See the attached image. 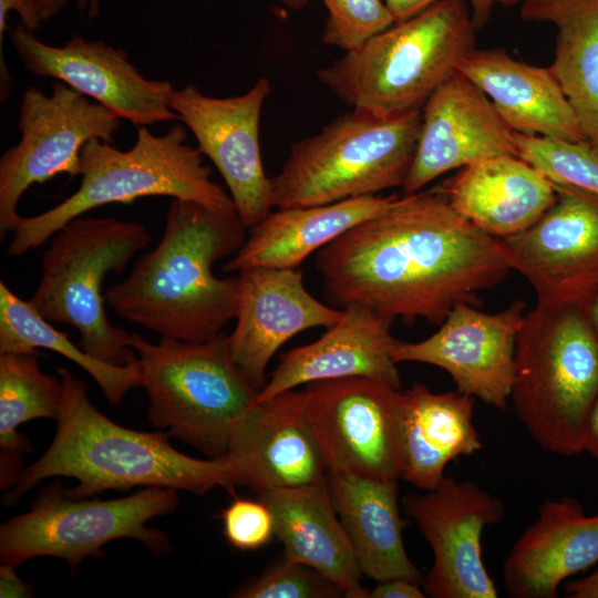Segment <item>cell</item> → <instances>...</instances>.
<instances>
[{
	"label": "cell",
	"mask_w": 598,
	"mask_h": 598,
	"mask_svg": "<svg viewBox=\"0 0 598 598\" xmlns=\"http://www.w3.org/2000/svg\"><path fill=\"white\" fill-rule=\"evenodd\" d=\"M80 175L78 190L60 204L35 216H20L8 246L9 256L42 246L69 221L106 204L168 196L215 210H236L230 195L212 179L203 154L187 143L184 124L173 125L163 135L138 126L128 151L90 140L81 150Z\"/></svg>",
	"instance_id": "cell-6"
},
{
	"label": "cell",
	"mask_w": 598,
	"mask_h": 598,
	"mask_svg": "<svg viewBox=\"0 0 598 598\" xmlns=\"http://www.w3.org/2000/svg\"><path fill=\"white\" fill-rule=\"evenodd\" d=\"M457 71L487 95L513 132L569 142L586 141L549 66L517 61L502 48H474L458 62Z\"/></svg>",
	"instance_id": "cell-23"
},
{
	"label": "cell",
	"mask_w": 598,
	"mask_h": 598,
	"mask_svg": "<svg viewBox=\"0 0 598 598\" xmlns=\"http://www.w3.org/2000/svg\"><path fill=\"white\" fill-rule=\"evenodd\" d=\"M32 588L16 573V567L1 564L0 566V597H31Z\"/></svg>",
	"instance_id": "cell-38"
},
{
	"label": "cell",
	"mask_w": 598,
	"mask_h": 598,
	"mask_svg": "<svg viewBox=\"0 0 598 598\" xmlns=\"http://www.w3.org/2000/svg\"><path fill=\"white\" fill-rule=\"evenodd\" d=\"M328 10L321 38L346 52L391 27L395 20L382 0H321Z\"/></svg>",
	"instance_id": "cell-33"
},
{
	"label": "cell",
	"mask_w": 598,
	"mask_h": 598,
	"mask_svg": "<svg viewBox=\"0 0 598 598\" xmlns=\"http://www.w3.org/2000/svg\"><path fill=\"white\" fill-rule=\"evenodd\" d=\"M399 196H362L331 204L277 208L248 229L241 248L224 270L254 267L297 269L316 250L361 221L383 212Z\"/></svg>",
	"instance_id": "cell-26"
},
{
	"label": "cell",
	"mask_w": 598,
	"mask_h": 598,
	"mask_svg": "<svg viewBox=\"0 0 598 598\" xmlns=\"http://www.w3.org/2000/svg\"><path fill=\"white\" fill-rule=\"evenodd\" d=\"M520 17L557 30L549 66L598 153V0H524Z\"/></svg>",
	"instance_id": "cell-29"
},
{
	"label": "cell",
	"mask_w": 598,
	"mask_h": 598,
	"mask_svg": "<svg viewBox=\"0 0 598 598\" xmlns=\"http://www.w3.org/2000/svg\"><path fill=\"white\" fill-rule=\"evenodd\" d=\"M150 240L140 221L74 218L51 237L39 286L28 301L48 321L78 329L80 347L91 357L116 367L137 363L132 333L107 318L102 286L107 274L123 272Z\"/></svg>",
	"instance_id": "cell-9"
},
{
	"label": "cell",
	"mask_w": 598,
	"mask_h": 598,
	"mask_svg": "<svg viewBox=\"0 0 598 598\" xmlns=\"http://www.w3.org/2000/svg\"><path fill=\"white\" fill-rule=\"evenodd\" d=\"M598 394V337L587 311L536 303L526 312L511 398L517 417L546 452L585 451Z\"/></svg>",
	"instance_id": "cell-5"
},
{
	"label": "cell",
	"mask_w": 598,
	"mask_h": 598,
	"mask_svg": "<svg viewBox=\"0 0 598 598\" xmlns=\"http://www.w3.org/2000/svg\"><path fill=\"white\" fill-rule=\"evenodd\" d=\"M122 118L65 83L52 84L51 95L30 86L19 106L21 137L0 158V236L12 231L18 203L33 184L59 174L80 175V154L93 138L111 143Z\"/></svg>",
	"instance_id": "cell-11"
},
{
	"label": "cell",
	"mask_w": 598,
	"mask_h": 598,
	"mask_svg": "<svg viewBox=\"0 0 598 598\" xmlns=\"http://www.w3.org/2000/svg\"><path fill=\"white\" fill-rule=\"evenodd\" d=\"M316 341L279 357L270 380L257 401L270 399L302 384L342 378H370L401 390L398 363L391 349L398 341L392 321L360 306L350 305Z\"/></svg>",
	"instance_id": "cell-21"
},
{
	"label": "cell",
	"mask_w": 598,
	"mask_h": 598,
	"mask_svg": "<svg viewBox=\"0 0 598 598\" xmlns=\"http://www.w3.org/2000/svg\"><path fill=\"white\" fill-rule=\"evenodd\" d=\"M565 591L570 598H598V569L585 578L568 582Z\"/></svg>",
	"instance_id": "cell-40"
},
{
	"label": "cell",
	"mask_w": 598,
	"mask_h": 598,
	"mask_svg": "<svg viewBox=\"0 0 598 598\" xmlns=\"http://www.w3.org/2000/svg\"><path fill=\"white\" fill-rule=\"evenodd\" d=\"M270 508L283 558L306 565L334 582L347 598H370L346 529L334 509L328 477L258 494Z\"/></svg>",
	"instance_id": "cell-25"
},
{
	"label": "cell",
	"mask_w": 598,
	"mask_h": 598,
	"mask_svg": "<svg viewBox=\"0 0 598 598\" xmlns=\"http://www.w3.org/2000/svg\"><path fill=\"white\" fill-rule=\"evenodd\" d=\"M476 29L466 0H440L319 69L317 79L350 107L379 117L421 111L475 48Z\"/></svg>",
	"instance_id": "cell-4"
},
{
	"label": "cell",
	"mask_w": 598,
	"mask_h": 598,
	"mask_svg": "<svg viewBox=\"0 0 598 598\" xmlns=\"http://www.w3.org/2000/svg\"><path fill=\"white\" fill-rule=\"evenodd\" d=\"M37 349L54 351L85 370L113 405L120 404L130 390L141 386L138 362L116 367L91 357L1 281L0 353Z\"/></svg>",
	"instance_id": "cell-31"
},
{
	"label": "cell",
	"mask_w": 598,
	"mask_h": 598,
	"mask_svg": "<svg viewBox=\"0 0 598 598\" xmlns=\"http://www.w3.org/2000/svg\"><path fill=\"white\" fill-rule=\"evenodd\" d=\"M236 326L228 336L231 354L260 391L278 349L307 329L334 324L343 310L324 305L305 287L297 269L254 267L238 272Z\"/></svg>",
	"instance_id": "cell-19"
},
{
	"label": "cell",
	"mask_w": 598,
	"mask_h": 598,
	"mask_svg": "<svg viewBox=\"0 0 598 598\" xmlns=\"http://www.w3.org/2000/svg\"><path fill=\"white\" fill-rule=\"evenodd\" d=\"M437 189L456 213L499 239L530 227L557 197L555 184L516 155L465 166Z\"/></svg>",
	"instance_id": "cell-24"
},
{
	"label": "cell",
	"mask_w": 598,
	"mask_h": 598,
	"mask_svg": "<svg viewBox=\"0 0 598 598\" xmlns=\"http://www.w3.org/2000/svg\"><path fill=\"white\" fill-rule=\"evenodd\" d=\"M598 563V514L571 497L548 499L513 545L503 566L512 598H555L567 577Z\"/></svg>",
	"instance_id": "cell-22"
},
{
	"label": "cell",
	"mask_w": 598,
	"mask_h": 598,
	"mask_svg": "<svg viewBox=\"0 0 598 598\" xmlns=\"http://www.w3.org/2000/svg\"><path fill=\"white\" fill-rule=\"evenodd\" d=\"M524 0H472L470 2L473 23L476 28L482 27L487 21L492 8L496 3L504 6H515L522 3Z\"/></svg>",
	"instance_id": "cell-42"
},
{
	"label": "cell",
	"mask_w": 598,
	"mask_h": 598,
	"mask_svg": "<svg viewBox=\"0 0 598 598\" xmlns=\"http://www.w3.org/2000/svg\"><path fill=\"white\" fill-rule=\"evenodd\" d=\"M63 399L56 431L48 450L23 467L6 495L7 505L41 481L72 477L78 484L65 494L89 498L107 489L168 487L204 495L217 486L241 485L227 458L199 460L176 450L169 433L141 432L124 427L91 402L85 384L66 369H59Z\"/></svg>",
	"instance_id": "cell-3"
},
{
	"label": "cell",
	"mask_w": 598,
	"mask_h": 598,
	"mask_svg": "<svg viewBox=\"0 0 598 598\" xmlns=\"http://www.w3.org/2000/svg\"><path fill=\"white\" fill-rule=\"evenodd\" d=\"M520 158L553 183L598 195V153L588 142H569L514 132Z\"/></svg>",
	"instance_id": "cell-32"
},
{
	"label": "cell",
	"mask_w": 598,
	"mask_h": 598,
	"mask_svg": "<svg viewBox=\"0 0 598 598\" xmlns=\"http://www.w3.org/2000/svg\"><path fill=\"white\" fill-rule=\"evenodd\" d=\"M248 229L237 210L172 198L159 243L105 291V302L159 337L200 342L220 334L236 318L239 280L216 277L213 266L241 248Z\"/></svg>",
	"instance_id": "cell-2"
},
{
	"label": "cell",
	"mask_w": 598,
	"mask_h": 598,
	"mask_svg": "<svg viewBox=\"0 0 598 598\" xmlns=\"http://www.w3.org/2000/svg\"><path fill=\"white\" fill-rule=\"evenodd\" d=\"M303 391L309 424L328 471L401 478V390L353 377L312 382Z\"/></svg>",
	"instance_id": "cell-12"
},
{
	"label": "cell",
	"mask_w": 598,
	"mask_h": 598,
	"mask_svg": "<svg viewBox=\"0 0 598 598\" xmlns=\"http://www.w3.org/2000/svg\"><path fill=\"white\" fill-rule=\"evenodd\" d=\"M588 319L590 321V324L596 332L598 337V292L592 299L588 310H587Z\"/></svg>",
	"instance_id": "cell-44"
},
{
	"label": "cell",
	"mask_w": 598,
	"mask_h": 598,
	"mask_svg": "<svg viewBox=\"0 0 598 598\" xmlns=\"http://www.w3.org/2000/svg\"><path fill=\"white\" fill-rule=\"evenodd\" d=\"M10 40L30 73L65 83L136 127L179 120L171 107L172 83L146 79L123 49L78 34L54 47L21 23L10 30Z\"/></svg>",
	"instance_id": "cell-17"
},
{
	"label": "cell",
	"mask_w": 598,
	"mask_h": 598,
	"mask_svg": "<svg viewBox=\"0 0 598 598\" xmlns=\"http://www.w3.org/2000/svg\"><path fill=\"white\" fill-rule=\"evenodd\" d=\"M39 351L0 353V484L10 489L22 471L30 443L18 427L35 419L56 420L63 399L61 378L42 372Z\"/></svg>",
	"instance_id": "cell-30"
},
{
	"label": "cell",
	"mask_w": 598,
	"mask_h": 598,
	"mask_svg": "<svg viewBox=\"0 0 598 598\" xmlns=\"http://www.w3.org/2000/svg\"><path fill=\"white\" fill-rule=\"evenodd\" d=\"M16 11L21 24L30 32H34L41 23L49 19L42 0H0V53L2 52L3 34L9 31L8 14Z\"/></svg>",
	"instance_id": "cell-36"
},
{
	"label": "cell",
	"mask_w": 598,
	"mask_h": 598,
	"mask_svg": "<svg viewBox=\"0 0 598 598\" xmlns=\"http://www.w3.org/2000/svg\"><path fill=\"white\" fill-rule=\"evenodd\" d=\"M526 312L522 299L494 313L460 303L429 338L419 342L398 340L391 357L396 363L437 367L452 378L458 393L504 410L511 398L516 341Z\"/></svg>",
	"instance_id": "cell-16"
},
{
	"label": "cell",
	"mask_w": 598,
	"mask_h": 598,
	"mask_svg": "<svg viewBox=\"0 0 598 598\" xmlns=\"http://www.w3.org/2000/svg\"><path fill=\"white\" fill-rule=\"evenodd\" d=\"M178 503V491L168 487H144L107 501L76 499L56 482L41 492L30 511L1 525L0 560L17 567L50 556L75 570L86 557H102V547L120 538L136 539L152 553L165 554L167 536L147 523L171 514Z\"/></svg>",
	"instance_id": "cell-10"
},
{
	"label": "cell",
	"mask_w": 598,
	"mask_h": 598,
	"mask_svg": "<svg viewBox=\"0 0 598 598\" xmlns=\"http://www.w3.org/2000/svg\"><path fill=\"white\" fill-rule=\"evenodd\" d=\"M421 127V111L379 117L352 109L290 147L270 178L272 205L308 207L372 196L403 185Z\"/></svg>",
	"instance_id": "cell-8"
},
{
	"label": "cell",
	"mask_w": 598,
	"mask_h": 598,
	"mask_svg": "<svg viewBox=\"0 0 598 598\" xmlns=\"http://www.w3.org/2000/svg\"><path fill=\"white\" fill-rule=\"evenodd\" d=\"M555 188L554 205L535 224L501 241L537 303L587 311L598 292V195L570 185Z\"/></svg>",
	"instance_id": "cell-13"
},
{
	"label": "cell",
	"mask_w": 598,
	"mask_h": 598,
	"mask_svg": "<svg viewBox=\"0 0 598 598\" xmlns=\"http://www.w3.org/2000/svg\"><path fill=\"white\" fill-rule=\"evenodd\" d=\"M425 591H422L419 584L406 578H392L379 581L370 590V598H424Z\"/></svg>",
	"instance_id": "cell-37"
},
{
	"label": "cell",
	"mask_w": 598,
	"mask_h": 598,
	"mask_svg": "<svg viewBox=\"0 0 598 598\" xmlns=\"http://www.w3.org/2000/svg\"><path fill=\"white\" fill-rule=\"evenodd\" d=\"M225 458L237 470L241 485L257 495L328 477L305 391L295 389L256 400L236 427Z\"/></svg>",
	"instance_id": "cell-20"
},
{
	"label": "cell",
	"mask_w": 598,
	"mask_h": 598,
	"mask_svg": "<svg viewBox=\"0 0 598 598\" xmlns=\"http://www.w3.org/2000/svg\"><path fill=\"white\" fill-rule=\"evenodd\" d=\"M433 553L424 590L433 598H496V585L482 558L485 527L501 523L505 505L473 481L444 476L424 494L403 498Z\"/></svg>",
	"instance_id": "cell-14"
},
{
	"label": "cell",
	"mask_w": 598,
	"mask_h": 598,
	"mask_svg": "<svg viewBox=\"0 0 598 598\" xmlns=\"http://www.w3.org/2000/svg\"><path fill=\"white\" fill-rule=\"evenodd\" d=\"M585 451L598 461V394L589 419Z\"/></svg>",
	"instance_id": "cell-43"
},
{
	"label": "cell",
	"mask_w": 598,
	"mask_h": 598,
	"mask_svg": "<svg viewBox=\"0 0 598 598\" xmlns=\"http://www.w3.org/2000/svg\"><path fill=\"white\" fill-rule=\"evenodd\" d=\"M440 0H384L395 22L404 21L420 13ZM468 3L472 0H466Z\"/></svg>",
	"instance_id": "cell-39"
},
{
	"label": "cell",
	"mask_w": 598,
	"mask_h": 598,
	"mask_svg": "<svg viewBox=\"0 0 598 598\" xmlns=\"http://www.w3.org/2000/svg\"><path fill=\"white\" fill-rule=\"evenodd\" d=\"M288 8L298 10L308 4L309 0H281Z\"/></svg>",
	"instance_id": "cell-45"
},
{
	"label": "cell",
	"mask_w": 598,
	"mask_h": 598,
	"mask_svg": "<svg viewBox=\"0 0 598 598\" xmlns=\"http://www.w3.org/2000/svg\"><path fill=\"white\" fill-rule=\"evenodd\" d=\"M240 598H338L341 589L317 570L286 558L240 587Z\"/></svg>",
	"instance_id": "cell-34"
},
{
	"label": "cell",
	"mask_w": 598,
	"mask_h": 598,
	"mask_svg": "<svg viewBox=\"0 0 598 598\" xmlns=\"http://www.w3.org/2000/svg\"><path fill=\"white\" fill-rule=\"evenodd\" d=\"M48 18L56 14L66 3V0H42ZM78 9L81 14L92 19L99 14L100 0H78Z\"/></svg>",
	"instance_id": "cell-41"
},
{
	"label": "cell",
	"mask_w": 598,
	"mask_h": 598,
	"mask_svg": "<svg viewBox=\"0 0 598 598\" xmlns=\"http://www.w3.org/2000/svg\"><path fill=\"white\" fill-rule=\"evenodd\" d=\"M402 393L401 478L431 491L450 462L482 448L473 423L474 398L457 391L435 393L420 382Z\"/></svg>",
	"instance_id": "cell-28"
},
{
	"label": "cell",
	"mask_w": 598,
	"mask_h": 598,
	"mask_svg": "<svg viewBox=\"0 0 598 598\" xmlns=\"http://www.w3.org/2000/svg\"><path fill=\"white\" fill-rule=\"evenodd\" d=\"M224 534L239 550H256L275 535V519L261 499L235 498L221 513Z\"/></svg>",
	"instance_id": "cell-35"
},
{
	"label": "cell",
	"mask_w": 598,
	"mask_h": 598,
	"mask_svg": "<svg viewBox=\"0 0 598 598\" xmlns=\"http://www.w3.org/2000/svg\"><path fill=\"white\" fill-rule=\"evenodd\" d=\"M498 155H516L514 132L487 95L461 72L442 83L421 110L414 158L402 185L420 192L441 175Z\"/></svg>",
	"instance_id": "cell-18"
},
{
	"label": "cell",
	"mask_w": 598,
	"mask_h": 598,
	"mask_svg": "<svg viewBox=\"0 0 598 598\" xmlns=\"http://www.w3.org/2000/svg\"><path fill=\"white\" fill-rule=\"evenodd\" d=\"M270 93L269 80L261 76L240 95L214 97L189 83L174 90L171 99L172 110L195 136L198 151L218 169L248 228L274 207L259 143L261 111Z\"/></svg>",
	"instance_id": "cell-15"
},
{
	"label": "cell",
	"mask_w": 598,
	"mask_h": 598,
	"mask_svg": "<svg viewBox=\"0 0 598 598\" xmlns=\"http://www.w3.org/2000/svg\"><path fill=\"white\" fill-rule=\"evenodd\" d=\"M147 416L158 429L210 458H225L234 432L258 390L236 363L228 336L200 342L132 333Z\"/></svg>",
	"instance_id": "cell-7"
},
{
	"label": "cell",
	"mask_w": 598,
	"mask_h": 598,
	"mask_svg": "<svg viewBox=\"0 0 598 598\" xmlns=\"http://www.w3.org/2000/svg\"><path fill=\"white\" fill-rule=\"evenodd\" d=\"M315 268L329 306L360 305L390 320L440 326L460 303L503 282L499 238L456 213L436 188L398 197L321 248Z\"/></svg>",
	"instance_id": "cell-1"
},
{
	"label": "cell",
	"mask_w": 598,
	"mask_h": 598,
	"mask_svg": "<svg viewBox=\"0 0 598 598\" xmlns=\"http://www.w3.org/2000/svg\"><path fill=\"white\" fill-rule=\"evenodd\" d=\"M328 483L362 575L377 582L392 578L423 582L403 544L398 481L331 470Z\"/></svg>",
	"instance_id": "cell-27"
}]
</instances>
